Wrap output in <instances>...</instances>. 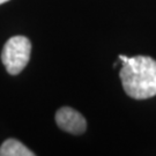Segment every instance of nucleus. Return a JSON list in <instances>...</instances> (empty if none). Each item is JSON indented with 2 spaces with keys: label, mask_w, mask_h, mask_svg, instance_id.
<instances>
[{
  "label": "nucleus",
  "mask_w": 156,
  "mask_h": 156,
  "mask_svg": "<svg viewBox=\"0 0 156 156\" xmlns=\"http://www.w3.org/2000/svg\"><path fill=\"white\" fill-rule=\"evenodd\" d=\"M119 72L125 93L134 100H147L156 95V60L151 57L119 56Z\"/></svg>",
  "instance_id": "obj_1"
},
{
  "label": "nucleus",
  "mask_w": 156,
  "mask_h": 156,
  "mask_svg": "<svg viewBox=\"0 0 156 156\" xmlns=\"http://www.w3.org/2000/svg\"><path fill=\"white\" fill-rule=\"evenodd\" d=\"M31 53V43L24 36H14L6 42L1 62L11 75H17L27 66Z\"/></svg>",
  "instance_id": "obj_2"
},
{
  "label": "nucleus",
  "mask_w": 156,
  "mask_h": 156,
  "mask_svg": "<svg viewBox=\"0 0 156 156\" xmlns=\"http://www.w3.org/2000/svg\"><path fill=\"white\" fill-rule=\"evenodd\" d=\"M56 123L62 131L71 134H82L87 128L83 116L69 106H62L57 111Z\"/></svg>",
  "instance_id": "obj_3"
},
{
  "label": "nucleus",
  "mask_w": 156,
  "mask_h": 156,
  "mask_svg": "<svg viewBox=\"0 0 156 156\" xmlns=\"http://www.w3.org/2000/svg\"><path fill=\"white\" fill-rule=\"evenodd\" d=\"M33 151L28 149L22 142L15 139H7L0 147V156H34Z\"/></svg>",
  "instance_id": "obj_4"
},
{
  "label": "nucleus",
  "mask_w": 156,
  "mask_h": 156,
  "mask_svg": "<svg viewBox=\"0 0 156 156\" xmlns=\"http://www.w3.org/2000/svg\"><path fill=\"white\" fill-rule=\"evenodd\" d=\"M7 1H9V0H0V5L4 4V2H7Z\"/></svg>",
  "instance_id": "obj_5"
}]
</instances>
